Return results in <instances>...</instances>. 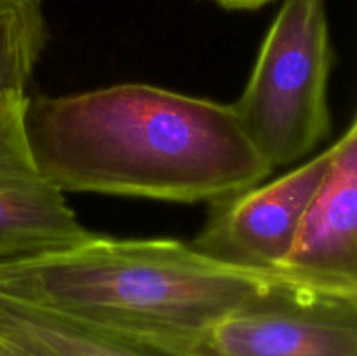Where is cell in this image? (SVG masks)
I'll list each match as a JSON object with an SVG mask.
<instances>
[{
  "mask_svg": "<svg viewBox=\"0 0 357 356\" xmlns=\"http://www.w3.org/2000/svg\"><path fill=\"white\" fill-rule=\"evenodd\" d=\"M333 157L335 143L268 184L211 202L208 220L190 244L237 267L286 269L307 208Z\"/></svg>",
  "mask_w": 357,
  "mask_h": 356,
  "instance_id": "5",
  "label": "cell"
},
{
  "mask_svg": "<svg viewBox=\"0 0 357 356\" xmlns=\"http://www.w3.org/2000/svg\"><path fill=\"white\" fill-rule=\"evenodd\" d=\"M286 269L357 288V121L335 142V157L307 208Z\"/></svg>",
  "mask_w": 357,
  "mask_h": 356,
  "instance_id": "7",
  "label": "cell"
},
{
  "mask_svg": "<svg viewBox=\"0 0 357 356\" xmlns=\"http://www.w3.org/2000/svg\"><path fill=\"white\" fill-rule=\"evenodd\" d=\"M47 40L44 0H0V96H28Z\"/></svg>",
  "mask_w": 357,
  "mask_h": 356,
  "instance_id": "9",
  "label": "cell"
},
{
  "mask_svg": "<svg viewBox=\"0 0 357 356\" xmlns=\"http://www.w3.org/2000/svg\"><path fill=\"white\" fill-rule=\"evenodd\" d=\"M0 339L30 356H178L105 337L3 295Z\"/></svg>",
  "mask_w": 357,
  "mask_h": 356,
  "instance_id": "8",
  "label": "cell"
},
{
  "mask_svg": "<svg viewBox=\"0 0 357 356\" xmlns=\"http://www.w3.org/2000/svg\"><path fill=\"white\" fill-rule=\"evenodd\" d=\"M225 10H257L274 0H209Z\"/></svg>",
  "mask_w": 357,
  "mask_h": 356,
  "instance_id": "10",
  "label": "cell"
},
{
  "mask_svg": "<svg viewBox=\"0 0 357 356\" xmlns=\"http://www.w3.org/2000/svg\"><path fill=\"white\" fill-rule=\"evenodd\" d=\"M24 135L61 194L211 205L272 175L232 105L150 84L28 96Z\"/></svg>",
  "mask_w": 357,
  "mask_h": 356,
  "instance_id": "1",
  "label": "cell"
},
{
  "mask_svg": "<svg viewBox=\"0 0 357 356\" xmlns=\"http://www.w3.org/2000/svg\"><path fill=\"white\" fill-rule=\"evenodd\" d=\"M298 274L237 267L178 239L94 232L72 246L0 258V295L115 341L199 356L223 318Z\"/></svg>",
  "mask_w": 357,
  "mask_h": 356,
  "instance_id": "2",
  "label": "cell"
},
{
  "mask_svg": "<svg viewBox=\"0 0 357 356\" xmlns=\"http://www.w3.org/2000/svg\"><path fill=\"white\" fill-rule=\"evenodd\" d=\"M28 96H0V258L58 250L93 236L40 175L24 135Z\"/></svg>",
  "mask_w": 357,
  "mask_h": 356,
  "instance_id": "6",
  "label": "cell"
},
{
  "mask_svg": "<svg viewBox=\"0 0 357 356\" xmlns=\"http://www.w3.org/2000/svg\"><path fill=\"white\" fill-rule=\"evenodd\" d=\"M199 356H357V288L295 276L215 325Z\"/></svg>",
  "mask_w": 357,
  "mask_h": 356,
  "instance_id": "4",
  "label": "cell"
},
{
  "mask_svg": "<svg viewBox=\"0 0 357 356\" xmlns=\"http://www.w3.org/2000/svg\"><path fill=\"white\" fill-rule=\"evenodd\" d=\"M0 356H30V355L21 351V349L14 348L13 344L6 342L3 339H0Z\"/></svg>",
  "mask_w": 357,
  "mask_h": 356,
  "instance_id": "11",
  "label": "cell"
},
{
  "mask_svg": "<svg viewBox=\"0 0 357 356\" xmlns=\"http://www.w3.org/2000/svg\"><path fill=\"white\" fill-rule=\"evenodd\" d=\"M331 59L324 0H284L232 105L272 171L302 161L330 135Z\"/></svg>",
  "mask_w": 357,
  "mask_h": 356,
  "instance_id": "3",
  "label": "cell"
}]
</instances>
